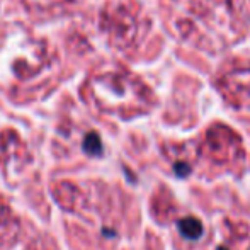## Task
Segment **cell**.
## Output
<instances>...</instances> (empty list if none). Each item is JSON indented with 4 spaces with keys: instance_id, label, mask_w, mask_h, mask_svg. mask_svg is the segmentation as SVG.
<instances>
[{
    "instance_id": "cell-1",
    "label": "cell",
    "mask_w": 250,
    "mask_h": 250,
    "mask_svg": "<svg viewBox=\"0 0 250 250\" xmlns=\"http://www.w3.org/2000/svg\"><path fill=\"white\" fill-rule=\"evenodd\" d=\"M201 150L214 164H235L244 157L242 140L231 128L225 125H213L206 131Z\"/></svg>"
},
{
    "instance_id": "cell-2",
    "label": "cell",
    "mask_w": 250,
    "mask_h": 250,
    "mask_svg": "<svg viewBox=\"0 0 250 250\" xmlns=\"http://www.w3.org/2000/svg\"><path fill=\"white\" fill-rule=\"evenodd\" d=\"M218 89L233 107L250 105V66H233L218 80Z\"/></svg>"
},
{
    "instance_id": "cell-3",
    "label": "cell",
    "mask_w": 250,
    "mask_h": 250,
    "mask_svg": "<svg viewBox=\"0 0 250 250\" xmlns=\"http://www.w3.org/2000/svg\"><path fill=\"white\" fill-rule=\"evenodd\" d=\"M177 228L182 237L188 238V240H198L204 233L203 223L194 216H186V218H182V220H179Z\"/></svg>"
},
{
    "instance_id": "cell-4",
    "label": "cell",
    "mask_w": 250,
    "mask_h": 250,
    "mask_svg": "<svg viewBox=\"0 0 250 250\" xmlns=\"http://www.w3.org/2000/svg\"><path fill=\"white\" fill-rule=\"evenodd\" d=\"M83 151L90 157H101L102 155V142L101 136L97 133H89V135L83 138V145H82Z\"/></svg>"
},
{
    "instance_id": "cell-5",
    "label": "cell",
    "mask_w": 250,
    "mask_h": 250,
    "mask_svg": "<svg viewBox=\"0 0 250 250\" xmlns=\"http://www.w3.org/2000/svg\"><path fill=\"white\" fill-rule=\"evenodd\" d=\"M174 170H175V175H179V177H188L192 172V168H191V165L186 164V162H177V164L174 165Z\"/></svg>"
},
{
    "instance_id": "cell-6",
    "label": "cell",
    "mask_w": 250,
    "mask_h": 250,
    "mask_svg": "<svg viewBox=\"0 0 250 250\" xmlns=\"http://www.w3.org/2000/svg\"><path fill=\"white\" fill-rule=\"evenodd\" d=\"M216 250H228L227 247H225V245H220V247H218Z\"/></svg>"
}]
</instances>
